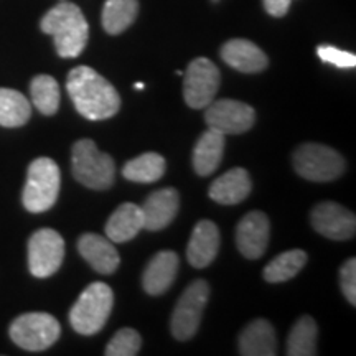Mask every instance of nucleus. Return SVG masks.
I'll return each mask as SVG.
<instances>
[{
	"label": "nucleus",
	"instance_id": "nucleus-1",
	"mask_svg": "<svg viewBox=\"0 0 356 356\" xmlns=\"http://www.w3.org/2000/svg\"><path fill=\"white\" fill-rule=\"evenodd\" d=\"M66 89L78 113L89 121H104L118 114L121 108V96L115 88L89 66L71 70Z\"/></svg>",
	"mask_w": 356,
	"mask_h": 356
},
{
	"label": "nucleus",
	"instance_id": "nucleus-2",
	"mask_svg": "<svg viewBox=\"0 0 356 356\" xmlns=\"http://www.w3.org/2000/svg\"><path fill=\"white\" fill-rule=\"evenodd\" d=\"M40 26L43 33L51 35L61 58H76L86 48L89 25L76 3H58L44 13Z\"/></svg>",
	"mask_w": 356,
	"mask_h": 356
},
{
	"label": "nucleus",
	"instance_id": "nucleus-3",
	"mask_svg": "<svg viewBox=\"0 0 356 356\" xmlns=\"http://www.w3.org/2000/svg\"><path fill=\"white\" fill-rule=\"evenodd\" d=\"M114 307V293L108 284L92 282L71 307L70 323L79 335H95L108 322Z\"/></svg>",
	"mask_w": 356,
	"mask_h": 356
},
{
	"label": "nucleus",
	"instance_id": "nucleus-4",
	"mask_svg": "<svg viewBox=\"0 0 356 356\" xmlns=\"http://www.w3.org/2000/svg\"><path fill=\"white\" fill-rule=\"evenodd\" d=\"M71 172L86 188L108 190L114 184L115 165L113 157L101 152L91 139H81L73 145Z\"/></svg>",
	"mask_w": 356,
	"mask_h": 356
},
{
	"label": "nucleus",
	"instance_id": "nucleus-5",
	"mask_svg": "<svg viewBox=\"0 0 356 356\" xmlns=\"http://www.w3.org/2000/svg\"><path fill=\"white\" fill-rule=\"evenodd\" d=\"M60 168L55 160L40 157L33 160L26 173V184L22 195L24 207L30 213L48 211L56 203L60 193Z\"/></svg>",
	"mask_w": 356,
	"mask_h": 356
},
{
	"label": "nucleus",
	"instance_id": "nucleus-6",
	"mask_svg": "<svg viewBox=\"0 0 356 356\" xmlns=\"http://www.w3.org/2000/svg\"><path fill=\"white\" fill-rule=\"evenodd\" d=\"M340 152L322 144H304L293 152V168L310 181H332L345 172Z\"/></svg>",
	"mask_w": 356,
	"mask_h": 356
},
{
	"label": "nucleus",
	"instance_id": "nucleus-7",
	"mask_svg": "<svg viewBox=\"0 0 356 356\" xmlns=\"http://www.w3.org/2000/svg\"><path fill=\"white\" fill-rule=\"evenodd\" d=\"M8 333L13 343L20 348L26 351H43L56 343L61 327L53 315L32 312L13 320Z\"/></svg>",
	"mask_w": 356,
	"mask_h": 356
},
{
	"label": "nucleus",
	"instance_id": "nucleus-8",
	"mask_svg": "<svg viewBox=\"0 0 356 356\" xmlns=\"http://www.w3.org/2000/svg\"><path fill=\"white\" fill-rule=\"evenodd\" d=\"M210 297V286L207 280H195L185 289L181 297L178 299L175 310L172 315V333L177 340L186 341L198 332L204 307Z\"/></svg>",
	"mask_w": 356,
	"mask_h": 356
},
{
	"label": "nucleus",
	"instance_id": "nucleus-9",
	"mask_svg": "<svg viewBox=\"0 0 356 356\" xmlns=\"http://www.w3.org/2000/svg\"><path fill=\"white\" fill-rule=\"evenodd\" d=\"M220 71L208 58H197L188 65L184 78V97L191 109H204L215 101L220 89Z\"/></svg>",
	"mask_w": 356,
	"mask_h": 356
},
{
	"label": "nucleus",
	"instance_id": "nucleus-10",
	"mask_svg": "<svg viewBox=\"0 0 356 356\" xmlns=\"http://www.w3.org/2000/svg\"><path fill=\"white\" fill-rule=\"evenodd\" d=\"M65 257V241L55 229L35 231L29 241V267L35 277H50L60 269Z\"/></svg>",
	"mask_w": 356,
	"mask_h": 356
},
{
	"label": "nucleus",
	"instance_id": "nucleus-11",
	"mask_svg": "<svg viewBox=\"0 0 356 356\" xmlns=\"http://www.w3.org/2000/svg\"><path fill=\"white\" fill-rule=\"evenodd\" d=\"M204 121L208 129L221 132L222 136L244 134L254 126L256 113L246 102L236 99H218L207 106Z\"/></svg>",
	"mask_w": 356,
	"mask_h": 356
},
{
	"label": "nucleus",
	"instance_id": "nucleus-12",
	"mask_svg": "<svg viewBox=\"0 0 356 356\" xmlns=\"http://www.w3.org/2000/svg\"><path fill=\"white\" fill-rule=\"evenodd\" d=\"M310 221L314 229L333 241H346L355 238V213L335 202H322L312 210Z\"/></svg>",
	"mask_w": 356,
	"mask_h": 356
},
{
	"label": "nucleus",
	"instance_id": "nucleus-13",
	"mask_svg": "<svg viewBox=\"0 0 356 356\" xmlns=\"http://www.w3.org/2000/svg\"><path fill=\"white\" fill-rule=\"evenodd\" d=\"M269 218L262 211H251L236 228V244L246 259H259L269 244Z\"/></svg>",
	"mask_w": 356,
	"mask_h": 356
},
{
	"label": "nucleus",
	"instance_id": "nucleus-14",
	"mask_svg": "<svg viewBox=\"0 0 356 356\" xmlns=\"http://www.w3.org/2000/svg\"><path fill=\"white\" fill-rule=\"evenodd\" d=\"M78 251L83 256V259L99 274H113L121 264V257H119V252L114 248L113 241H109L108 238H102L99 234H83L78 241Z\"/></svg>",
	"mask_w": 356,
	"mask_h": 356
},
{
	"label": "nucleus",
	"instance_id": "nucleus-15",
	"mask_svg": "<svg viewBox=\"0 0 356 356\" xmlns=\"http://www.w3.org/2000/svg\"><path fill=\"white\" fill-rule=\"evenodd\" d=\"M178 207H180V197L175 188L154 191L140 207L142 215H144V229L160 231L167 228L175 220Z\"/></svg>",
	"mask_w": 356,
	"mask_h": 356
},
{
	"label": "nucleus",
	"instance_id": "nucleus-16",
	"mask_svg": "<svg viewBox=\"0 0 356 356\" xmlns=\"http://www.w3.org/2000/svg\"><path fill=\"white\" fill-rule=\"evenodd\" d=\"M220 249V229L210 220L197 222L191 233L188 248H186V259L195 269H204L215 261Z\"/></svg>",
	"mask_w": 356,
	"mask_h": 356
},
{
	"label": "nucleus",
	"instance_id": "nucleus-17",
	"mask_svg": "<svg viewBox=\"0 0 356 356\" xmlns=\"http://www.w3.org/2000/svg\"><path fill=\"white\" fill-rule=\"evenodd\" d=\"M220 55L226 65L241 73H261L267 68L269 60L266 53L249 40L234 38L221 47Z\"/></svg>",
	"mask_w": 356,
	"mask_h": 356
},
{
	"label": "nucleus",
	"instance_id": "nucleus-18",
	"mask_svg": "<svg viewBox=\"0 0 356 356\" xmlns=\"http://www.w3.org/2000/svg\"><path fill=\"white\" fill-rule=\"evenodd\" d=\"M178 256L173 251H160L147 264L144 275H142V286L149 296H160L167 292L173 280L177 277Z\"/></svg>",
	"mask_w": 356,
	"mask_h": 356
},
{
	"label": "nucleus",
	"instance_id": "nucleus-19",
	"mask_svg": "<svg viewBox=\"0 0 356 356\" xmlns=\"http://www.w3.org/2000/svg\"><path fill=\"white\" fill-rule=\"evenodd\" d=\"M252 181L248 170L241 167L231 168L213 181L208 195L213 202L220 204H238L249 197Z\"/></svg>",
	"mask_w": 356,
	"mask_h": 356
},
{
	"label": "nucleus",
	"instance_id": "nucleus-20",
	"mask_svg": "<svg viewBox=\"0 0 356 356\" xmlns=\"http://www.w3.org/2000/svg\"><path fill=\"white\" fill-rule=\"evenodd\" d=\"M144 229V215L139 204L122 203L106 222V236L113 243H127Z\"/></svg>",
	"mask_w": 356,
	"mask_h": 356
},
{
	"label": "nucleus",
	"instance_id": "nucleus-21",
	"mask_svg": "<svg viewBox=\"0 0 356 356\" xmlns=\"http://www.w3.org/2000/svg\"><path fill=\"white\" fill-rule=\"evenodd\" d=\"M239 353L243 356H274L277 353V338L273 325L264 318L249 323L239 337Z\"/></svg>",
	"mask_w": 356,
	"mask_h": 356
},
{
	"label": "nucleus",
	"instance_id": "nucleus-22",
	"mask_svg": "<svg viewBox=\"0 0 356 356\" xmlns=\"http://www.w3.org/2000/svg\"><path fill=\"white\" fill-rule=\"evenodd\" d=\"M225 137L221 132L208 129L200 137L193 150V168L200 177H208L220 167L225 152Z\"/></svg>",
	"mask_w": 356,
	"mask_h": 356
},
{
	"label": "nucleus",
	"instance_id": "nucleus-23",
	"mask_svg": "<svg viewBox=\"0 0 356 356\" xmlns=\"http://www.w3.org/2000/svg\"><path fill=\"white\" fill-rule=\"evenodd\" d=\"M165 159L157 152H145L139 157L129 160L122 167L124 178L137 184H154L165 173Z\"/></svg>",
	"mask_w": 356,
	"mask_h": 356
},
{
	"label": "nucleus",
	"instance_id": "nucleus-24",
	"mask_svg": "<svg viewBox=\"0 0 356 356\" xmlns=\"http://www.w3.org/2000/svg\"><path fill=\"white\" fill-rule=\"evenodd\" d=\"M139 2L137 0H106L102 8V26L109 35L126 32L137 19Z\"/></svg>",
	"mask_w": 356,
	"mask_h": 356
},
{
	"label": "nucleus",
	"instance_id": "nucleus-25",
	"mask_svg": "<svg viewBox=\"0 0 356 356\" xmlns=\"http://www.w3.org/2000/svg\"><path fill=\"white\" fill-rule=\"evenodd\" d=\"M32 115L30 101L15 89L0 88V126L20 127Z\"/></svg>",
	"mask_w": 356,
	"mask_h": 356
},
{
	"label": "nucleus",
	"instance_id": "nucleus-26",
	"mask_svg": "<svg viewBox=\"0 0 356 356\" xmlns=\"http://www.w3.org/2000/svg\"><path fill=\"white\" fill-rule=\"evenodd\" d=\"M317 323L305 315L293 325L287 338L289 356H314L317 355Z\"/></svg>",
	"mask_w": 356,
	"mask_h": 356
},
{
	"label": "nucleus",
	"instance_id": "nucleus-27",
	"mask_svg": "<svg viewBox=\"0 0 356 356\" xmlns=\"http://www.w3.org/2000/svg\"><path fill=\"white\" fill-rule=\"evenodd\" d=\"M307 264V252L302 249H292L282 254L275 256L264 269V279L270 284L286 282V280L296 277L300 273L302 267Z\"/></svg>",
	"mask_w": 356,
	"mask_h": 356
},
{
	"label": "nucleus",
	"instance_id": "nucleus-28",
	"mask_svg": "<svg viewBox=\"0 0 356 356\" xmlns=\"http://www.w3.org/2000/svg\"><path fill=\"white\" fill-rule=\"evenodd\" d=\"M32 101L40 113L44 115H53L60 108V86L56 79L48 74H38L30 84Z\"/></svg>",
	"mask_w": 356,
	"mask_h": 356
},
{
	"label": "nucleus",
	"instance_id": "nucleus-29",
	"mask_svg": "<svg viewBox=\"0 0 356 356\" xmlns=\"http://www.w3.org/2000/svg\"><path fill=\"white\" fill-rule=\"evenodd\" d=\"M142 338L132 328H122L106 346V356H134L140 351Z\"/></svg>",
	"mask_w": 356,
	"mask_h": 356
},
{
	"label": "nucleus",
	"instance_id": "nucleus-30",
	"mask_svg": "<svg viewBox=\"0 0 356 356\" xmlns=\"http://www.w3.org/2000/svg\"><path fill=\"white\" fill-rule=\"evenodd\" d=\"M317 53L320 60L337 66V68H355L356 66L355 53L340 50V48L330 47V44H320Z\"/></svg>",
	"mask_w": 356,
	"mask_h": 356
},
{
	"label": "nucleus",
	"instance_id": "nucleus-31",
	"mask_svg": "<svg viewBox=\"0 0 356 356\" xmlns=\"http://www.w3.org/2000/svg\"><path fill=\"white\" fill-rule=\"evenodd\" d=\"M340 287L345 293L346 300L351 305H356V259L351 257L341 266L340 270Z\"/></svg>",
	"mask_w": 356,
	"mask_h": 356
},
{
	"label": "nucleus",
	"instance_id": "nucleus-32",
	"mask_svg": "<svg viewBox=\"0 0 356 356\" xmlns=\"http://www.w3.org/2000/svg\"><path fill=\"white\" fill-rule=\"evenodd\" d=\"M264 2V8L269 15L273 17H284L291 8L292 0H262Z\"/></svg>",
	"mask_w": 356,
	"mask_h": 356
},
{
	"label": "nucleus",
	"instance_id": "nucleus-33",
	"mask_svg": "<svg viewBox=\"0 0 356 356\" xmlns=\"http://www.w3.org/2000/svg\"><path fill=\"white\" fill-rule=\"evenodd\" d=\"M136 89H144V84H142V83H137V84H136Z\"/></svg>",
	"mask_w": 356,
	"mask_h": 356
},
{
	"label": "nucleus",
	"instance_id": "nucleus-34",
	"mask_svg": "<svg viewBox=\"0 0 356 356\" xmlns=\"http://www.w3.org/2000/svg\"><path fill=\"white\" fill-rule=\"evenodd\" d=\"M213 2H218V0H213Z\"/></svg>",
	"mask_w": 356,
	"mask_h": 356
}]
</instances>
